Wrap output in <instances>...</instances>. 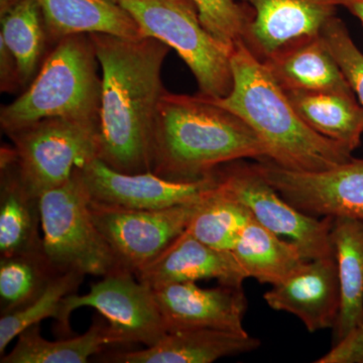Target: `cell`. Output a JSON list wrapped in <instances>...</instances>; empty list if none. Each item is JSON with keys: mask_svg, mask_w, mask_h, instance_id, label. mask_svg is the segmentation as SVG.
Instances as JSON below:
<instances>
[{"mask_svg": "<svg viewBox=\"0 0 363 363\" xmlns=\"http://www.w3.org/2000/svg\"><path fill=\"white\" fill-rule=\"evenodd\" d=\"M332 245L338 267L340 308L334 344L363 325V221L334 217Z\"/></svg>", "mask_w": 363, "mask_h": 363, "instance_id": "obj_21", "label": "cell"}, {"mask_svg": "<svg viewBox=\"0 0 363 363\" xmlns=\"http://www.w3.org/2000/svg\"><path fill=\"white\" fill-rule=\"evenodd\" d=\"M43 248L60 271L104 277L117 271L111 247L91 213V198L78 167L70 178L40 195Z\"/></svg>", "mask_w": 363, "mask_h": 363, "instance_id": "obj_5", "label": "cell"}, {"mask_svg": "<svg viewBox=\"0 0 363 363\" xmlns=\"http://www.w3.org/2000/svg\"><path fill=\"white\" fill-rule=\"evenodd\" d=\"M135 18L145 37L162 40L178 52L192 72L198 94L225 97L233 87L231 52L205 30L198 11L162 0H116Z\"/></svg>", "mask_w": 363, "mask_h": 363, "instance_id": "obj_6", "label": "cell"}, {"mask_svg": "<svg viewBox=\"0 0 363 363\" xmlns=\"http://www.w3.org/2000/svg\"><path fill=\"white\" fill-rule=\"evenodd\" d=\"M89 35L102 72L98 159L121 173H149L171 48L152 37Z\"/></svg>", "mask_w": 363, "mask_h": 363, "instance_id": "obj_1", "label": "cell"}, {"mask_svg": "<svg viewBox=\"0 0 363 363\" xmlns=\"http://www.w3.org/2000/svg\"><path fill=\"white\" fill-rule=\"evenodd\" d=\"M200 23L214 39L233 50L245 43L253 21L250 6L238 0H192Z\"/></svg>", "mask_w": 363, "mask_h": 363, "instance_id": "obj_29", "label": "cell"}, {"mask_svg": "<svg viewBox=\"0 0 363 363\" xmlns=\"http://www.w3.org/2000/svg\"><path fill=\"white\" fill-rule=\"evenodd\" d=\"M114 345L108 324L95 321L87 332L57 341L40 335V324L21 332L13 350L2 355L1 363H86L107 346Z\"/></svg>", "mask_w": 363, "mask_h": 363, "instance_id": "obj_24", "label": "cell"}, {"mask_svg": "<svg viewBox=\"0 0 363 363\" xmlns=\"http://www.w3.org/2000/svg\"><path fill=\"white\" fill-rule=\"evenodd\" d=\"M0 38L18 60L21 89H26L37 76L50 44L39 4L35 0H16L0 11Z\"/></svg>", "mask_w": 363, "mask_h": 363, "instance_id": "obj_25", "label": "cell"}, {"mask_svg": "<svg viewBox=\"0 0 363 363\" xmlns=\"http://www.w3.org/2000/svg\"><path fill=\"white\" fill-rule=\"evenodd\" d=\"M98 65L89 33L60 40L23 94L2 106L1 130L9 136L52 117L100 121L102 82Z\"/></svg>", "mask_w": 363, "mask_h": 363, "instance_id": "obj_4", "label": "cell"}, {"mask_svg": "<svg viewBox=\"0 0 363 363\" xmlns=\"http://www.w3.org/2000/svg\"><path fill=\"white\" fill-rule=\"evenodd\" d=\"M262 62L285 91H327L355 95L321 33L294 40Z\"/></svg>", "mask_w": 363, "mask_h": 363, "instance_id": "obj_17", "label": "cell"}, {"mask_svg": "<svg viewBox=\"0 0 363 363\" xmlns=\"http://www.w3.org/2000/svg\"><path fill=\"white\" fill-rule=\"evenodd\" d=\"M257 338L209 328L169 331L154 345L142 350L117 353L111 362L118 363H211L222 357L257 350Z\"/></svg>", "mask_w": 363, "mask_h": 363, "instance_id": "obj_18", "label": "cell"}, {"mask_svg": "<svg viewBox=\"0 0 363 363\" xmlns=\"http://www.w3.org/2000/svg\"><path fill=\"white\" fill-rule=\"evenodd\" d=\"M252 9L245 44L262 61L288 43L318 35L337 13L340 0H238Z\"/></svg>", "mask_w": 363, "mask_h": 363, "instance_id": "obj_15", "label": "cell"}, {"mask_svg": "<svg viewBox=\"0 0 363 363\" xmlns=\"http://www.w3.org/2000/svg\"><path fill=\"white\" fill-rule=\"evenodd\" d=\"M135 276L152 290L212 279L220 285L241 286L247 279L233 252L208 247L187 230Z\"/></svg>", "mask_w": 363, "mask_h": 363, "instance_id": "obj_16", "label": "cell"}, {"mask_svg": "<svg viewBox=\"0 0 363 363\" xmlns=\"http://www.w3.org/2000/svg\"><path fill=\"white\" fill-rule=\"evenodd\" d=\"M82 307L93 308L106 319L114 345L140 343L149 347L168 333L154 290L125 269L102 277L85 295L74 293L63 298L56 321L64 337L72 332V313Z\"/></svg>", "mask_w": 363, "mask_h": 363, "instance_id": "obj_8", "label": "cell"}, {"mask_svg": "<svg viewBox=\"0 0 363 363\" xmlns=\"http://www.w3.org/2000/svg\"><path fill=\"white\" fill-rule=\"evenodd\" d=\"M216 173L224 192L245 205L262 226L293 241L306 259L335 255L331 240L334 217L320 219L301 212L272 187L255 162H227Z\"/></svg>", "mask_w": 363, "mask_h": 363, "instance_id": "obj_9", "label": "cell"}, {"mask_svg": "<svg viewBox=\"0 0 363 363\" xmlns=\"http://www.w3.org/2000/svg\"><path fill=\"white\" fill-rule=\"evenodd\" d=\"M21 180L32 194L65 183L74 169L99 155L100 121L52 117L9 135Z\"/></svg>", "mask_w": 363, "mask_h": 363, "instance_id": "obj_7", "label": "cell"}, {"mask_svg": "<svg viewBox=\"0 0 363 363\" xmlns=\"http://www.w3.org/2000/svg\"><path fill=\"white\" fill-rule=\"evenodd\" d=\"M321 35L363 108V52L353 42L345 23L337 16L324 26Z\"/></svg>", "mask_w": 363, "mask_h": 363, "instance_id": "obj_30", "label": "cell"}, {"mask_svg": "<svg viewBox=\"0 0 363 363\" xmlns=\"http://www.w3.org/2000/svg\"><path fill=\"white\" fill-rule=\"evenodd\" d=\"M84 277V274L77 271L61 272L52 279L45 292L30 305L0 316V355L2 357L9 343L28 327L40 324L48 318L56 320L62 301L78 290Z\"/></svg>", "mask_w": 363, "mask_h": 363, "instance_id": "obj_28", "label": "cell"}, {"mask_svg": "<svg viewBox=\"0 0 363 363\" xmlns=\"http://www.w3.org/2000/svg\"><path fill=\"white\" fill-rule=\"evenodd\" d=\"M252 214L219 185L203 201L186 230L196 240L221 252H233Z\"/></svg>", "mask_w": 363, "mask_h": 363, "instance_id": "obj_27", "label": "cell"}, {"mask_svg": "<svg viewBox=\"0 0 363 363\" xmlns=\"http://www.w3.org/2000/svg\"><path fill=\"white\" fill-rule=\"evenodd\" d=\"M154 294L168 332L209 328L247 333L243 318L247 298L241 286L202 289L187 281L162 286Z\"/></svg>", "mask_w": 363, "mask_h": 363, "instance_id": "obj_13", "label": "cell"}, {"mask_svg": "<svg viewBox=\"0 0 363 363\" xmlns=\"http://www.w3.org/2000/svg\"><path fill=\"white\" fill-rule=\"evenodd\" d=\"M18 89H21V80L18 60L0 38V91L13 93Z\"/></svg>", "mask_w": 363, "mask_h": 363, "instance_id": "obj_32", "label": "cell"}, {"mask_svg": "<svg viewBox=\"0 0 363 363\" xmlns=\"http://www.w3.org/2000/svg\"><path fill=\"white\" fill-rule=\"evenodd\" d=\"M255 162L281 197L303 213L363 221V160L352 157L322 172L292 171L269 159Z\"/></svg>", "mask_w": 363, "mask_h": 363, "instance_id": "obj_11", "label": "cell"}, {"mask_svg": "<svg viewBox=\"0 0 363 363\" xmlns=\"http://www.w3.org/2000/svg\"><path fill=\"white\" fill-rule=\"evenodd\" d=\"M233 253L247 279L272 286L285 279L308 260L293 241L281 240L255 218L243 229Z\"/></svg>", "mask_w": 363, "mask_h": 363, "instance_id": "obj_23", "label": "cell"}, {"mask_svg": "<svg viewBox=\"0 0 363 363\" xmlns=\"http://www.w3.org/2000/svg\"><path fill=\"white\" fill-rule=\"evenodd\" d=\"M171 6L180 7V9H188V11H196L194 2L192 0H162Z\"/></svg>", "mask_w": 363, "mask_h": 363, "instance_id": "obj_34", "label": "cell"}, {"mask_svg": "<svg viewBox=\"0 0 363 363\" xmlns=\"http://www.w3.org/2000/svg\"><path fill=\"white\" fill-rule=\"evenodd\" d=\"M61 272L44 248L0 257V316L30 305Z\"/></svg>", "mask_w": 363, "mask_h": 363, "instance_id": "obj_26", "label": "cell"}, {"mask_svg": "<svg viewBox=\"0 0 363 363\" xmlns=\"http://www.w3.org/2000/svg\"><path fill=\"white\" fill-rule=\"evenodd\" d=\"M231 71L230 92L210 100L255 131L269 161L292 171L322 172L352 159L342 145L319 135L301 118L286 91L243 42L231 52Z\"/></svg>", "mask_w": 363, "mask_h": 363, "instance_id": "obj_3", "label": "cell"}, {"mask_svg": "<svg viewBox=\"0 0 363 363\" xmlns=\"http://www.w3.org/2000/svg\"><path fill=\"white\" fill-rule=\"evenodd\" d=\"M91 201L126 209H162L205 199L218 185L213 175L197 182H174L156 174H124L95 159L78 167Z\"/></svg>", "mask_w": 363, "mask_h": 363, "instance_id": "obj_12", "label": "cell"}, {"mask_svg": "<svg viewBox=\"0 0 363 363\" xmlns=\"http://www.w3.org/2000/svg\"><path fill=\"white\" fill-rule=\"evenodd\" d=\"M264 298L272 309L297 316L311 333L333 328L340 308L335 255L306 260Z\"/></svg>", "mask_w": 363, "mask_h": 363, "instance_id": "obj_14", "label": "cell"}, {"mask_svg": "<svg viewBox=\"0 0 363 363\" xmlns=\"http://www.w3.org/2000/svg\"><path fill=\"white\" fill-rule=\"evenodd\" d=\"M301 118L319 135L350 152L362 143L363 108L355 95L327 91H286Z\"/></svg>", "mask_w": 363, "mask_h": 363, "instance_id": "obj_22", "label": "cell"}, {"mask_svg": "<svg viewBox=\"0 0 363 363\" xmlns=\"http://www.w3.org/2000/svg\"><path fill=\"white\" fill-rule=\"evenodd\" d=\"M204 200L162 209H126L92 201L90 207L119 269L135 274L187 229Z\"/></svg>", "mask_w": 363, "mask_h": 363, "instance_id": "obj_10", "label": "cell"}, {"mask_svg": "<svg viewBox=\"0 0 363 363\" xmlns=\"http://www.w3.org/2000/svg\"><path fill=\"white\" fill-rule=\"evenodd\" d=\"M50 44L77 33H107L123 38L145 37L140 26L116 0H35Z\"/></svg>", "mask_w": 363, "mask_h": 363, "instance_id": "obj_20", "label": "cell"}, {"mask_svg": "<svg viewBox=\"0 0 363 363\" xmlns=\"http://www.w3.org/2000/svg\"><path fill=\"white\" fill-rule=\"evenodd\" d=\"M40 197L21 180L14 147L0 150V257L43 250Z\"/></svg>", "mask_w": 363, "mask_h": 363, "instance_id": "obj_19", "label": "cell"}, {"mask_svg": "<svg viewBox=\"0 0 363 363\" xmlns=\"http://www.w3.org/2000/svg\"><path fill=\"white\" fill-rule=\"evenodd\" d=\"M340 7L357 18L363 25V0H340Z\"/></svg>", "mask_w": 363, "mask_h": 363, "instance_id": "obj_33", "label": "cell"}, {"mask_svg": "<svg viewBox=\"0 0 363 363\" xmlns=\"http://www.w3.org/2000/svg\"><path fill=\"white\" fill-rule=\"evenodd\" d=\"M267 159L264 143L240 116L197 95L167 91L160 102L152 173L174 182H197L227 162Z\"/></svg>", "mask_w": 363, "mask_h": 363, "instance_id": "obj_2", "label": "cell"}, {"mask_svg": "<svg viewBox=\"0 0 363 363\" xmlns=\"http://www.w3.org/2000/svg\"><path fill=\"white\" fill-rule=\"evenodd\" d=\"M316 363H363V325L334 344L332 350Z\"/></svg>", "mask_w": 363, "mask_h": 363, "instance_id": "obj_31", "label": "cell"}]
</instances>
